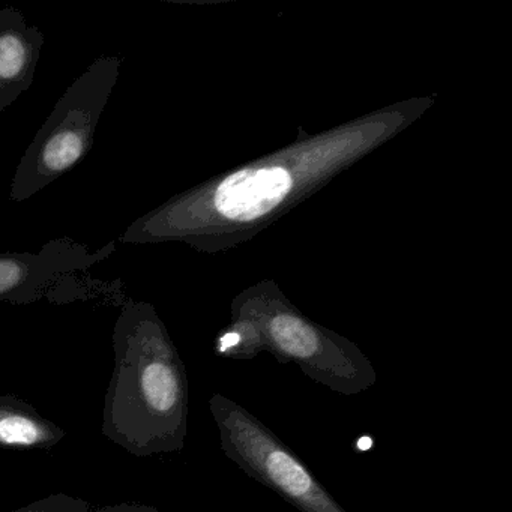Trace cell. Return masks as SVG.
I'll return each instance as SVG.
<instances>
[{
  "mask_svg": "<svg viewBox=\"0 0 512 512\" xmlns=\"http://www.w3.org/2000/svg\"><path fill=\"white\" fill-rule=\"evenodd\" d=\"M35 509H37V500L28 503L26 506H22V508L14 509V511L11 512H35Z\"/></svg>",
  "mask_w": 512,
  "mask_h": 512,
  "instance_id": "cell-10",
  "label": "cell"
},
{
  "mask_svg": "<svg viewBox=\"0 0 512 512\" xmlns=\"http://www.w3.org/2000/svg\"><path fill=\"white\" fill-rule=\"evenodd\" d=\"M91 506L82 497L70 496V494L56 493L37 499L35 512H89Z\"/></svg>",
  "mask_w": 512,
  "mask_h": 512,
  "instance_id": "cell-8",
  "label": "cell"
},
{
  "mask_svg": "<svg viewBox=\"0 0 512 512\" xmlns=\"http://www.w3.org/2000/svg\"><path fill=\"white\" fill-rule=\"evenodd\" d=\"M43 46V32L22 11L0 10V115L31 88Z\"/></svg>",
  "mask_w": 512,
  "mask_h": 512,
  "instance_id": "cell-5",
  "label": "cell"
},
{
  "mask_svg": "<svg viewBox=\"0 0 512 512\" xmlns=\"http://www.w3.org/2000/svg\"><path fill=\"white\" fill-rule=\"evenodd\" d=\"M64 439V428L44 418L29 401L0 394V446L46 451Z\"/></svg>",
  "mask_w": 512,
  "mask_h": 512,
  "instance_id": "cell-7",
  "label": "cell"
},
{
  "mask_svg": "<svg viewBox=\"0 0 512 512\" xmlns=\"http://www.w3.org/2000/svg\"><path fill=\"white\" fill-rule=\"evenodd\" d=\"M290 188L292 178L281 167L245 169L221 182L215 191L214 205L229 220H256L277 208Z\"/></svg>",
  "mask_w": 512,
  "mask_h": 512,
  "instance_id": "cell-6",
  "label": "cell"
},
{
  "mask_svg": "<svg viewBox=\"0 0 512 512\" xmlns=\"http://www.w3.org/2000/svg\"><path fill=\"white\" fill-rule=\"evenodd\" d=\"M113 352L104 436L136 457L182 451L188 434L187 371L151 304L124 305L113 329Z\"/></svg>",
  "mask_w": 512,
  "mask_h": 512,
  "instance_id": "cell-1",
  "label": "cell"
},
{
  "mask_svg": "<svg viewBox=\"0 0 512 512\" xmlns=\"http://www.w3.org/2000/svg\"><path fill=\"white\" fill-rule=\"evenodd\" d=\"M209 410L221 451L250 478L301 512H347L295 452L244 406L217 392Z\"/></svg>",
  "mask_w": 512,
  "mask_h": 512,
  "instance_id": "cell-3",
  "label": "cell"
},
{
  "mask_svg": "<svg viewBox=\"0 0 512 512\" xmlns=\"http://www.w3.org/2000/svg\"><path fill=\"white\" fill-rule=\"evenodd\" d=\"M95 512H163L155 506L140 505V503H121V505L101 506Z\"/></svg>",
  "mask_w": 512,
  "mask_h": 512,
  "instance_id": "cell-9",
  "label": "cell"
},
{
  "mask_svg": "<svg viewBox=\"0 0 512 512\" xmlns=\"http://www.w3.org/2000/svg\"><path fill=\"white\" fill-rule=\"evenodd\" d=\"M115 242L89 251L70 238L53 239L38 253H0V302L34 304L43 298L56 299L74 277L112 256Z\"/></svg>",
  "mask_w": 512,
  "mask_h": 512,
  "instance_id": "cell-4",
  "label": "cell"
},
{
  "mask_svg": "<svg viewBox=\"0 0 512 512\" xmlns=\"http://www.w3.org/2000/svg\"><path fill=\"white\" fill-rule=\"evenodd\" d=\"M124 58L103 56L59 98L14 173L10 199L26 202L74 169L94 146L98 122L118 83Z\"/></svg>",
  "mask_w": 512,
  "mask_h": 512,
  "instance_id": "cell-2",
  "label": "cell"
}]
</instances>
